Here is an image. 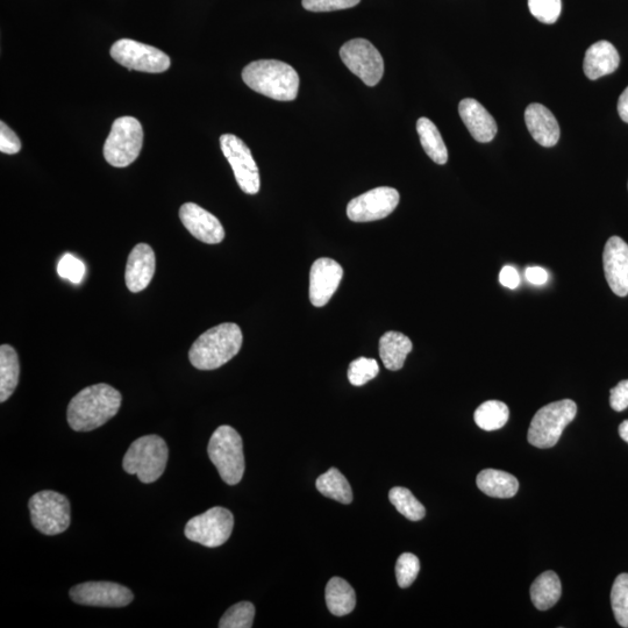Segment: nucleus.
<instances>
[{
	"instance_id": "nucleus-15",
	"label": "nucleus",
	"mask_w": 628,
	"mask_h": 628,
	"mask_svg": "<svg viewBox=\"0 0 628 628\" xmlns=\"http://www.w3.org/2000/svg\"><path fill=\"white\" fill-rule=\"evenodd\" d=\"M344 276V269L337 261L328 258L318 259L312 264L310 273V301L317 308H323L338 290Z\"/></svg>"
},
{
	"instance_id": "nucleus-39",
	"label": "nucleus",
	"mask_w": 628,
	"mask_h": 628,
	"mask_svg": "<svg viewBox=\"0 0 628 628\" xmlns=\"http://www.w3.org/2000/svg\"><path fill=\"white\" fill-rule=\"evenodd\" d=\"M610 405L617 412L628 408V380L618 383L617 387L611 389Z\"/></svg>"
},
{
	"instance_id": "nucleus-5",
	"label": "nucleus",
	"mask_w": 628,
	"mask_h": 628,
	"mask_svg": "<svg viewBox=\"0 0 628 628\" xmlns=\"http://www.w3.org/2000/svg\"><path fill=\"white\" fill-rule=\"evenodd\" d=\"M208 452L223 481L230 485L241 482L245 474L244 444L231 426H220L212 434Z\"/></svg>"
},
{
	"instance_id": "nucleus-8",
	"label": "nucleus",
	"mask_w": 628,
	"mask_h": 628,
	"mask_svg": "<svg viewBox=\"0 0 628 628\" xmlns=\"http://www.w3.org/2000/svg\"><path fill=\"white\" fill-rule=\"evenodd\" d=\"M32 524L45 535L66 532L71 523L70 502L55 491H40L30 499Z\"/></svg>"
},
{
	"instance_id": "nucleus-29",
	"label": "nucleus",
	"mask_w": 628,
	"mask_h": 628,
	"mask_svg": "<svg viewBox=\"0 0 628 628\" xmlns=\"http://www.w3.org/2000/svg\"><path fill=\"white\" fill-rule=\"evenodd\" d=\"M510 411L508 405L499 401L483 403L475 412L474 419L484 431H497L508 423Z\"/></svg>"
},
{
	"instance_id": "nucleus-14",
	"label": "nucleus",
	"mask_w": 628,
	"mask_h": 628,
	"mask_svg": "<svg viewBox=\"0 0 628 628\" xmlns=\"http://www.w3.org/2000/svg\"><path fill=\"white\" fill-rule=\"evenodd\" d=\"M70 597L80 605L98 608H124L134 599L133 592L113 582H87L70 590Z\"/></svg>"
},
{
	"instance_id": "nucleus-18",
	"label": "nucleus",
	"mask_w": 628,
	"mask_h": 628,
	"mask_svg": "<svg viewBox=\"0 0 628 628\" xmlns=\"http://www.w3.org/2000/svg\"><path fill=\"white\" fill-rule=\"evenodd\" d=\"M156 267L153 248L147 244H139L128 256L125 281L128 290L138 294L151 284Z\"/></svg>"
},
{
	"instance_id": "nucleus-1",
	"label": "nucleus",
	"mask_w": 628,
	"mask_h": 628,
	"mask_svg": "<svg viewBox=\"0 0 628 628\" xmlns=\"http://www.w3.org/2000/svg\"><path fill=\"white\" fill-rule=\"evenodd\" d=\"M121 401L123 397L120 392L111 385H91L71 399L67 412L68 424L76 432L94 431L117 415Z\"/></svg>"
},
{
	"instance_id": "nucleus-31",
	"label": "nucleus",
	"mask_w": 628,
	"mask_h": 628,
	"mask_svg": "<svg viewBox=\"0 0 628 628\" xmlns=\"http://www.w3.org/2000/svg\"><path fill=\"white\" fill-rule=\"evenodd\" d=\"M611 604L618 624L628 628V574L619 575L613 583Z\"/></svg>"
},
{
	"instance_id": "nucleus-12",
	"label": "nucleus",
	"mask_w": 628,
	"mask_h": 628,
	"mask_svg": "<svg viewBox=\"0 0 628 628\" xmlns=\"http://www.w3.org/2000/svg\"><path fill=\"white\" fill-rule=\"evenodd\" d=\"M220 147L234 171L239 187L248 195L260 191V173L251 149L237 135L224 134L220 138Z\"/></svg>"
},
{
	"instance_id": "nucleus-2",
	"label": "nucleus",
	"mask_w": 628,
	"mask_h": 628,
	"mask_svg": "<svg viewBox=\"0 0 628 628\" xmlns=\"http://www.w3.org/2000/svg\"><path fill=\"white\" fill-rule=\"evenodd\" d=\"M242 80L258 94L275 101L292 102L298 96L297 71L282 61H254L242 71Z\"/></svg>"
},
{
	"instance_id": "nucleus-26",
	"label": "nucleus",
	"mask_w": 628,
	"mask_h": 628,
	"mask_svg": "<svg viewBox=\"0 0 628 628\" xmlns=\"http://www.w3.org/2000/svg\"><path fill=\"white\" fill-rule=\"evenodd\" d=\"M562 594V585L558 575L554 572L541 574L531 587V599L540 611H547L559 602Z\"/></svg>"
},
{
	"instance_id": "nucleus-43",
	"label": "nucleus",
	"mask_w": 628,
	"mask_h": 628,
	"mask_svg": "<svg viewBox=\"0 0 628 628\" xmlns=\"http://www.w3.org/2000/svg\"><path fill=\"white\" fill-rule=\"evenodd\" d=\"M619 435L628 444V420L623 421L619 426Z\"/></svg>"
},
{
	"instance_id": "nucleus-16",
	"label": "nucleus",
	"mask_w": 628,
	"mask_h": 628,
	"mask_svg": "<svg viewBox=\"0 0 628 628\" xmlns=\"http://www.w3.org/2000/svg\"><path fill=\"white\" fill-rule=\"evenodd\" d=\"M603 266L606 281L613 294L626 297L628 295V245L622 238L612 237L606 242Z\"/></svg>"
},
{
	"instance_id": "nucleus-11",
	"label": "nucleus",
	"mask_w": 628,
	"mask_h": 628,
	"mask_svg": "<svg viewBox=\"0 0 628 628\" xmlns=\"http://www.w3.org/2000/svg\"><path fill=\"white\" fill-rule=\"evenodd\" d=\"M345 66L368 87H375L384 75V61L376 47L366 39L346 42L340 49Z\"/></svg>"
},
{
	"instance_id": "nucleus-41",
	"label": "nucleus",
	"mask_w": 628,
	"mask_h": 628,
	"mask_svg": "<svg viewBox=\"0 0 628 628\" xmlns=\"http://www.w3.org/2000/svg\"><path fill=\"white\" fill-rule=\"evenodd\" d=\"M526 280L533 285H544L548 282V273L541 267H530L526 269Z\"/></svg>"
},
{
	"instance_id": "nucleus-21",
	"label": "nucleus",
	"mask_w": 628,
	"mask_h": 628,
	"mask_svg": "<svg viewBox=\"0 0 628 628\" xmlns=\"http://www.w3.org/2000/svg\"><path fill=\"white\" fill-rule=\"evenodd\" d=\"M620 64V56L609 41H598L589 47L584 56L583 70L591 81L615 73Z\"/></svg>"
},
{
	"instance_id": "nucleus-34",
	"label": "nucleus",
	"mask_w": 628,
	"mask_h": 628,
	"mask_svg": "<svg viewBox=\"0 0 628 628\" xmlns=\"http://www.w3.org/2000/svg\"><path fill=\"white\" fill-rule=\"evenodd\" d=\"M528 9L541 23L552 25L559 20L562 11L561 0H528Z\"/></svg>"
},
{
	"instance_id": "nucleus-35",
	"label": "nucleus",
	"mask_w": 628,
	"mask_h": 628,
	"mask_svg": "<svg viewBox=\"0 0 628 628\" xmlns=\"http://www.w3.org/2000/svg\"><path fill=\"white\" fill-rule=\"evenodd\" d=\"M420 562L416 555L404 553L396 563V577L399 587L405 589L416 581L419 574Z\"/></svg>"
},
{
	"instance_id": "nucleus-17",
	"label": "nucleus",
	"mask_w": 628,
	"mask_h": 628,
	"mask_svg": "<svg viewBox=\"0 0 628 628\" xmlns=\"http://www.w3.org/2000/svg\"><path fill=\"white\" fill-rule=\"evenodd\" d=\"M182 224L204 244L217 245L225 239V230L219 219L195 203H185L180 209Z\"/></svg>"
},
{
	"instance_id": "nucleus-13",
	"label": "nucleus",
	"mask_w": 628,
	"mask_h": 628,
	"mask_svg": "<svg viewBox=\"0 0 628 628\" xmlns=\"http://www.w3.org/2000/svg\"><path fill=\"white\" fill-rule=\"evenodd\" d=\"M399 199V192L394 188H376L352 199L347 206V216L354 223L381 220L396 210Z\"/></svg>"
},
{
	"instance_id": "nucleus-10",
	"label": "nucleus",
	"mask_w": 628,
	"mask_h": 628,
	"mask_svg": "<svg viewBox=\"0 0 628 628\" xmlns=\"http://www.w3.org/2000/svg\"><path fill=\"white\" fill-rule=\"evenodd\" d=\"M111 56L127 69L160 74L170 68V57L153 46L131 39H121L111 47Z\"/></svg>"
},
{
	"instance_id": "nucleus-27",
	"label": "nucleus",
	"mask_w": 628,
	"mask_h": 628,
	"mask_svg": "<svg viewBox=\"0 0 628 628\" xmlns=\"http://www.w3.org/2000/svg\"><path fill=\"white\" fill-rule=\"evenodd\" d=\"M417 132L421 146L430 159L438 164H446L448 151L438 127L430 119L420 118L417 123Z\"/></svg>"
},
{
	"instance_id": "nucleus-24",
	"label": "nucleus",
	"mask_w": 628,
	"mask_h": 628,
	"mask_svg": "<svg viewBox=\"0 0 628 628\" xmlns=\"http://www.w3.org/2000/svg\"><path fill=\"white\" fill-rule=\"evenodd\" d=\"M326 604L334 616L349 615L356 606V594L352 585L340 577L331 578L326 587Z\"/></svg>"
},
{
	"instance_id": "nucleus-23",
	"label": "nucleus",
	"mask_w": 628,
	"mask_h": 628,
	"mask_svg": "<svg viewBox=\"0 0 628 628\" xmlns=\"http://www.w3.org/2000/svg\"><path fill=\"white\" fill-rule=\"evenodd\" d=\"M412 342L401 332H387L380 340V355L385 368L401 370L412 351Z\"/></svg>"
},
{
	"instance_id": "nucleus-30",
	"label": "nucleus",
	"mask_w": 628,
	"mask_h": 628,
	"mask_svg": "<svg viewBox=\"0 0 628 628\" xmlns=\"http://www.w3.org/2000/svg\"><path fill=\"white\" fill-rule=\"evenodd\" d=\"M389 499L397 511L411 522H419L426 515L424 505L413 496L409 489L396 487L389 492Z\"/></svg>"
},
{
	"instance_id": "nucleus-22",
	"label": "nucleus",
	"mask_w": 628,
	"mask_h": 628,
	"mask_svg": "<svg viewBox=\"0 0 628 628\" xmlns=\"http://www.w3.org/2000/svg\"><path fill=\"white\" fill-rule=\"evenodd\" d=\"M476 482L483 494L494 498L515 497L519 489L517 478L502 470L485 469L478 474Z\"/></svg>"
},
{
	"instance_id": "nucleus-19",
	"label": "nucleus",
	"mask_w": 628,
	"mask_h": 628,
	"mask_svg": "<svg viewBox=\"0 0 628 628\" xmlns=\"http://www.w3.org/2000/svg\"><path fill=\"white\" fill-rule=\"evenodd\" d=\"M459 113L471 137L477 142L488 144L495 139L498 131L496 120L476 99H463L459 104Z\"/></svg>"
},
{
	"instance_id": "nucleus-7",
	"label": "nucleus",
	"mask_w": 628,
	"mask_h": 628,
	"mask_svg": "<svg viewBox=\"0 0 628 628\" xmlns=\"http://www.w3.org/2000/svg\"><path fill=\"white\" fill-rule=\"evenodd\" d=\"M144 130L138 119L121 117L114 121L109 138L104 145V157L112 167L125 168L138 159Z\"/></svg>"
},
{
	"instance_id": "nucleus-38",
	"label": "nucleus",
	"mask_w": 628,
	"mask_h": 628,
	"mask_svg": "<svg viewBox=\"0 0 628 628\" xmlns=\"http://www.w3.org/2000/svg\"><path fill=\"white\" fill-rule=\"evenodd\" d=\"M21 149V141L4 121L0 123V152L4 154H17Z\"/></svg>"
},
{
	"instance_id": "nucleus-25",
	"label": "nucleus",
	"mask_w": 628,
	"mask_h": 628,
	"mask_svg": "<svg viewBox=\"0 0 628 628\" xmlns=\"http://www.w3.org/2000/svg\"><path fill=\"white\" fill-rule=\"evenodd\" d=\"M20 377L19 356L10 345L0 347V402L5 403L16 391Z\"/></svg>"
},
{
	"instance_id": "nucleus-42",
	"label": "nucleus",
	"mask_w": 628,
	"mask_h": 628,
	"mask_svg": "<svg viewBox=\"0 0 628 628\" xmlns=\"http://www.w3.org/2000/svg\"><path fill=\"white\" fill-rule=\"evenodd\" d=\"M618 113L620 119L628 124V87L625 89L618 101Z\"/></svg>"
},
{
	"instance_id": "nucleus-40",
	"label": "nucleus",
	"mask_w": 628,
	"mask_h": 628,
	"mask_svg": "<svg viewBox=\"0 0 628 628\" xmlns=\"http://www.w3.org/2000/svg\"><path fill=\"white\" fill-rule=\"evenodd\" d=\"M499 282L508 289H517L520 284V276L516 268L505 266L499 274Z\"/></svg>"
},
{
	"instance_id": "nucleus-4",
	"label": "nucleus",
	"mask_w": 628,
	"mask_h": 628,
	"mask_svg": "<svg viewBox=\"0 0 628 628\" xmlns=\"http://www.w3.org/2000/svg\"><path fill=\"white\" fill-rule=\"evenodd\" d=\"M169 449L159 435H145L135 440L124 456L127 474L137 475L140 482L154 483L166 470Z\"/></svg>"
},
{
	"instance_id": "nucleus-3",
	"label": "nucleus",
	"mask_w": 628,
	"mask_h": 628,
	"mask_svg": "<svg viewBox=\"0 0 628 628\" xmlns=\"http://www.w3.org/2000/svg\"><path fill=\"white\" fill-rule=\"evenodd\" d=\"M241 328L224 323L206 331L192 345L189 352L191 365L199 370H214L226 365L242 347Z\"/></svg>"
},
{
	"instance_id": "nucleus-36",
	"label": "nucleus",
	"mask_w": 628,
	"mask_h": 628,
	"mask_svg": "<svg viewBox=\"0 0 628 628\" xmlns=\"http://www.w3.org/2000/svg\"><path fill=\"white\" fill-rule=\"evenodd\" d=\"M57 273L74 284H80L85 276V266L81 260L75 258L74 255L66 254L63 256L57 267Z\"/></svg>"
},
{
	"instance_id": "nucleus-28",
	"label": "nucleus",
	"mask_w": 628,
	"mask_h": 628,
	"mask_svg": "<svg viewBox=\"0 0 628 628\" xmlns=\"http://www.w3.org/2000/svg\"><path fill=\"white\" fill-rule=\"evenodd\" d=\"M317 489L321 495L332 498L342 504L353 502V491L347 478L337 468H331L318 477Z\"/></svg>"
},
{
	"instance_id": "nucleus-37",
	"label": "nucleus",
	"mask_w": 628,
	"mask_h": 628,
	"mask_svg": "<svg viewBox=\"0 0 628 628\" xmlns=\"http://www.w3.org/2000/svg\"><path fill=\"white\" fill-rule=\"evenodd\" d=\"M361 0H303L305 10L311 12H333L352 9Z\"/></svg>"
},
{
	"instance_id": "nucleus-20",
	"label": "nucleus",
	"mask_w": 628,
	"mask_h": 628,
	"mask_svg": "<svg viewBox=\"0 0 628 628\" xmlns=\"http://www.w3.org/2000/svg\"><path fill=\"white\" fill-rule=\"evenodd\" d=\"M528 132L542 147H554L560 140V126L551 110L541 104H531L525 111Z\"/></svg>"
},
{
	"instance_id": "nucleus-9",
	"label": "nucleus",
	"mask_w": 628,
	"mask_h": 628,
	"mask_svg": "<svg viewBox=\"0 0 628 628\" xmlns=\"http://www.w3.org/2000/svg\"><path fill=\"white\" fill-rule=\"evenodd\" d=\"M234 527V517L230 510L212 508L189 520L184 534L189 540L205 547L216 548L230 539Z\"/></svg>"
},
{
	"instance_id": "nucleus-32",
	"label": "nucleus",
	"mask_w": 628,
	"mask_h": 628,
	"mask_svg": "<svg viewBox=\"0 0 628 628\" xmlns=\"http://www.w3.org/2000/svg\"><path fill=\"white\" fill-rule=\"evenodd\" d=\"M255 608L252 603L241 602L232 606L220 619V628H251L254 623Z\"/></svg>"
},
{
	"instance_id": "nucleus-33",
	"label": "nucleus",
	"mask_w": 628,
	"mask_h": 628,
	"mask_svg": "<svg viewBox=\"0 0 628 628\" xmlns=\"http://www.w3.org/2000/svg\"><path fill=\"white\" fill-rule=\"evenodd\" d=\"M380 373V366L374 359L360 358L351 363L348 369V380L355 387L367 384Z\"/></svg>"
},
{
	"instance_id": "nucleus-6",
	"label": "nucleus",
	"mask_w": 628,
	"mask_h": 628,
	"mask_svg": "<svg viewBox=\"0 0 628 628\" xmlns=\"http://www.w3.org/2000/svg\"><path fill=\"white\" fill-rule=\"evenodd\" d=\"M577 415V405L572 399H563L541 408L531 421L527 440L534 447L546 449L558 444L565 428Z\"/></svg>"
}]
</instances>
